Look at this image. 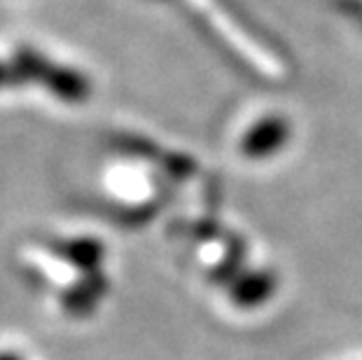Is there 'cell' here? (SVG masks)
Instances as JSON below:
<instances>
[{"label": "cell", "mask_w": 362, "mask_h": 360, "mask_svg": "<svg viewBox=\"0 0 362 360\" xmlns=\"http://www.w3.org/2000/svg\"><path fill=\"white\" fill-rule=\"evenodd\" d=\"M285 124L279 120H269V122H262L257 129L245 136L243 141V152L248 157H267L269 152L279 150L283 141H285Z\"/></svg>", "instance_id": "cell-1"}, {"label": "cell", "mask_w": 362, "mask_h": 360, "mask_svg": "<svg viewBox=\"0 0 362 360\" xmlns=\"http://www.w3.org/2000/svg\"><path fill=\"white\" fill-rule=\"evenodd\" d=\"M12 75H14V68L12 66H5L3 61H0V87L7 82H12Z\"/></svg>", "instance_id": "cell-3"}, {"label": "cell", "mask_w": 362, "mask_h": 360, "mask_svg": "<svg viewBox=\"0 0 362 360\" xmlns=\"http://www.w3.org/2000/svg\"><path fill=\"white\" fill-rule=\"evenodd\" d=\"M272 279L264 277V274H252L245 281H241L234 288V300L243 306H252L259 304L262 300H267L269 293H272Z\"/></svg>", "instance_id": "cell-2"}]
</instances>
